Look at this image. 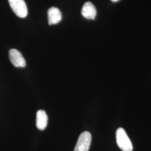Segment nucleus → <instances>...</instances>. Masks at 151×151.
<instances>
[{
	"mask_svg": "<svg viewBox=\"0 0 151 151\" xmlns=\"http://www.w3.org/2000/svg\"><path fill=\"white\" fill-rule=\"evenodd\" d=\"M91 143V135L88 132H84L80 135L74 151H88Z\"/></svg>",
	"mask_w": 151,
	"mask_h": 151,
	"instance_id": "7ed1b4c3",
	"label": "nucleus"
},
{
	"mask_svg": "<svg viewBox=\"0 0 151 151\" xmlns=\"http://www.w3.org/2000/svg\"><path fill=\"white\" fill-rule=\"evenodd\" d=\"M9 59L12 64L16 67L23 68L26 66V61L20 52L16 49L9 50Z\"/></svg>",
	"mask_w": 151,
	"mask_h": 151,
	"instance_id": "20e7f679",
	"label": "nucleus"
},
{
	"mask_svg": "<svg viewBox=\"0 0 151 151\" xmlns=\"http://www.w3.org/2000/svg\"><path fill=\"white\" fill-rule=\"evenodd\" d=\"M118 146L123 151H132L133 145L125 131L122 128H118L116 132Z\"/></svg>",
	"mask_w": 151,
	"mask_h": 151,
	"instance_id": "f257e3e1",
	"label": "nucleus"
},
{
	"mask_svg": "<svg viewBox=\"0 0 151 151\" xmlns=\"http://www.w3.org/2000/svg\"><path fill=\"white\" fill-rule=\"evenodd\" d=\"M49 25H55L59 23L62 20V14L59 9L52 7L48 11Z\"/></svg>",
	"mask_w": 151,
	"mask_h": 151,
	"instance_id": "423d86ee",
	"label": "nucleus"
},
{
	"mask_svg": "<svg viewBox=\"0 0 151 151\" xmlns=\"http://www.w3.org/2000/svg\"><path fill=\"white\" fill-rule=\"evenodd\" d=\"M112 2H118V1L119 0H111Z\"/></svg>",
	"mask_w": 151,
	"mask_h": 151,
	"instance_id": "6e6552de",
	"label": "nucleus"
},
{
	"mask_svg": "<svg viewBox=\"0 0 151 151\" xmlns=\"http://www.w3.org/2000/svg\"><path fill=\"white\" fill-rule=\"evenodd\" d=\"M81 14L87 19L94 20L97 15V11L94 5L91 2L88 1L82 6Z\"/></svg>",
	"mask_w": 151,
	"mask_h": 151,
	"instance_id": "39448f33",
	"label": "nucleus"
},
{
	"mask_svg": "<svg viewBox=\"0 0 151 151\" xmlns=\"http://www.w3.org/2000/svg\"><path fill=\"white\" fill-rule=\"evenodd\" d=\"M48 124V116L43 110H39L37 113V127L40 130L45 129Z\"/></svg>",
	"mask_w": 151,
	"mask_h": 151,
	"instance_id": "0eeeda50",
	"label": "nucleus"
},
{
	"mask_svg": "<svg viewBox=\"0 0 151 151\" xmlns=\"http://www.w3.org/2000/svg\"><path fill=\"white\" fill-rule=\"evenodd\" d=\"M12 11L21 18L26 17L28 14L27 6L24 0H8Z\"/></svg>",
	"mask_w": 151,
	"mask_h": 151,
	"instance_id": "f03ea898",
	"label": "nucleus"
}]
</instances>
